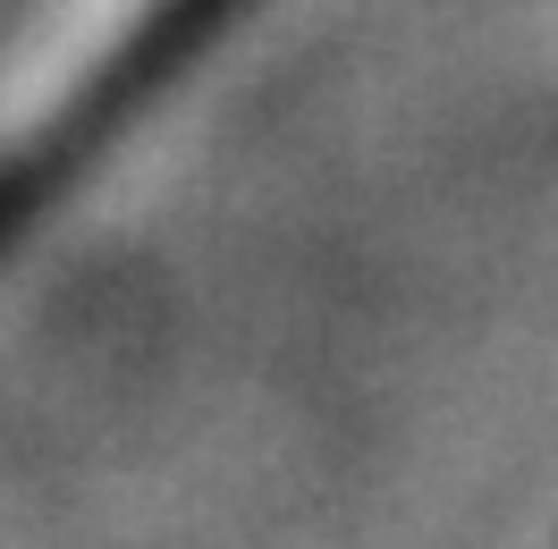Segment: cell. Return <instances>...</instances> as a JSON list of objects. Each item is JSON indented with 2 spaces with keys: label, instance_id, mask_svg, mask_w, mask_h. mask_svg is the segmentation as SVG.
Segmentation results:
<instances>
[{
  "label": "cell",
  "instance_id": "cell-1",
  "mask_svg": "<svg viewBox=\"0 0 558 549\" xmlns=\"http://www.w3.org/2000/svg\"><path fill=\"white\" fill-rule=\"evenodd\" d=\"M170 17H186V0H17L0 17V195L128 85Z\"/></svg>",
  "mask_w": 558,
  "mask_h": 549
}]
</instances>
